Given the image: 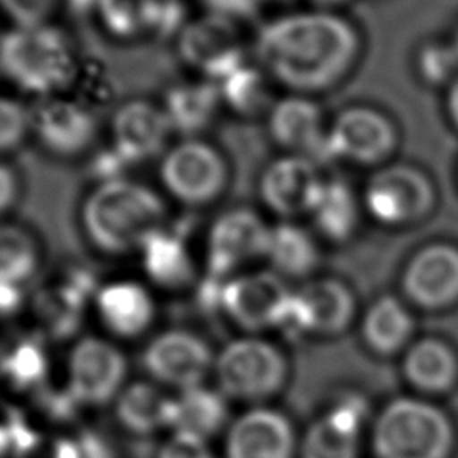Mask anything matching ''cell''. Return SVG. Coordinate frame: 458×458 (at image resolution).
<instances>
[{
	"instance_id": "cell-7",
	"label": "cell",
	"mask_w": 458,
	"mask_h": 458,
	"mask_svg": "<svg viewBox=\"0 0 458 458\" xmlns=\"http://www.w3.org/2000/svg\"><path fill=\"white\" fill-rule=\"evenodd\" d=\"M97 109L72 93L39 98L30 106V141L57 161L86 157L97 145Z\"/></svg>"
},
{
	"instance_id": "cell-40",
	"label": "cell",
	"mask_w": 458,
	"mask_h": 458,
	"mask_svg": "<svg viewBox=\"0 0 458 458\" xmlns=\"http://www.w3.org/2000/svg\"><path fill=\"white\" fill-rule=\"evenodd\" d=\"M21 193L23 181L20 172L5 159H0V222L18 206Z\"/></svg>"
},
{
	"instance_id": "cell-9",
	"label": "cell",
	"mask_w": 458,
	"mask_h": 458,
	"mask_svg": "<svg viewBox=\"0 0 458 458\" xmlns=\"http://www.w3.org/2000/svg\"><path fill=\"white\" fill-rule=\"evenodd\" d=\"M272 224L254 208L233 206L218 213L204 234V267L215 279L249 270L265 259Z\"/></svg>"
},
{
	"instance_id": "cell-39",
	"label": "cell",
	"mask_w": 458,
	"mask_h": 458,
	"mask_svg": "<svg viewBox=\"0 0 458 458\" xmlns=\"http://www.w3.org/2000/svg\"><path fill=\"white\" fill-rule=\"evenodd\" d=\"M268 0H200L206 13L243 23L254 18Z\"/></svg>"
},
{
	"instance_id": "cell-2",
	"label": "cell",
	"mask_w": 458,
	"mask_h": 458,
	"mask_svg": "<svg viewBox=\"0 0 458 458\" xmlns=\"http://www.w3.org/2000/svg\"><path fill=\"white\" fill-rule=\"evenodd\" d=\"M77 225L84 242L98 254L122 258L138 254L141 245L168 225L165 195L123 175L98 179L77 206Z\"/></svg>"
},
{
	"instance_id": "cell-15",
	"label": "cell",
	"mask_w": 458,
	"mask_h": 458,
	"mask_svg": "<svg viewBox=\"0 0 458 458\" xmlns=\"http://www.w3.org/2000/svg\"><path fill=\"white\" fill-rule=\"evenodd\" d=\"M109 150L123 165L159 159L174 141V131L159 100L129 98L120 102L107 123Z\"/></svg>"
},
{
	"instance_id": "cell-16",
	"label": "cell",
	"mask_w": 458,
	"mask_h": 458,
	"mask_svg": "<svg viewBox=\"0 0 458 458\" xmlns=\"http://www.w3.org/2000/svg\"><path fill=\"white\" fill-rule=\"evenodd\" d=\"M320 165L310 157L283 154L259 172L258 197L277 220H295L310 215L324 182Z\"/></svg>"
},
{
	"instance_id": "cell-21",
	"label": "cell",
	"mask_w": 458,
	"mask_h": 458,
	"mask_svg": "<svg viewBox=\"0 0 458 458\" xmlns=\"http://www.w3.org/2000/svg\"><path fill=\"white\" fill-rule=\"evenodd\" d=\"M172 0H95L91 9L100 30L116 43H141L177 32L184 21Z\"/></svg>"
},
{
	"instance_id": "cell-37",
	"label": "cell",
	"mask_w": 458,
	"mask_h": 458,
	"mask_svg": "<svg viewBox=\"0 0 458 458\" xmlns=\"http://www.w3.org/2000/svg\"><path fill=\"white\" fill-rule=\"evenodd\" d=\"M63 0H0V13L13 27L52 23Z\"/></svg>"
},
{
	"instance_id": "cell-28",
	"label": "cell",
	"mask_w": 458,
	"mask_h": 458,
	"mask_svg": "<svg viewBox=\"0 0 458 458\" xmlns=\"http://www.w3.org/2000/svg\"><path fill=\"white\" fill-rule=\"evenodd\" d=\"M227 403L218 388L206 385L177 392L174 395L170 431L188 433L209 442L229 426Z\"/></svg>"
},
{
	"instance_id": "cell-11",
	"label": "cell",
	"mask_w": 458,
	"mask_h": 458,
	"mask_svg": "<svg viewBox=\"0 0 458 458\" xmlns=\"http://www.w3.org/2000/svg\"><path fill=\"white\" fill-rule=\"evenodd\" d=\"M175 52L190 72L213 82L247 61L242 25L206 11L175 32Z\"/></svg>"
},
{
	"instance_id": "cell-19",
	"label": "cell",
	"mask_w": 458,
	"mask_h": 458,
	"mask_svg": "<svg viewBox=\"0 0 458 458\" xmlns=\"http://www.w3.org/2000/svg\"><path fill=\"white\" fill-rule=\"evenodd\" d=\"M297 447L290 419L270 406H250L224 435V458H293Z\"/></svg>"
},
{
	"instance_id": "cell-8",
	"label": "cell",
	"mask_w": 458,
	"mask_h": 458,
	"mask_svg": "<svg viewBox=\"0 0 458 458\" xmlns=\"http://www.w3.org/2000/svg\"><path fill=\"white\" fill-rule=\"evenodd\" d=\"M363 211L386 227H406L426 218L437 202L429 175L408 163L381 165L361 191Z\"/></svg>"
},
{
	"instance_id": "cell-42",
	"label": "cell",
	"mask_w": 458,
	"mask_h": 458,
	"mask_svg": "<svg viewBox=\"0 0 458 458\" xmlns=\"http://www.w3.org/2000/svg\"><path fill=\"white\" fill-rule=\"evenodd\" d=\"M445 111L451 123L458 129V75L445 88Z\"/></svg>"
},
{
	"instance_id": "cell-23",
	"label": "cell",
	"mask_w": 458,
	"mask_h": 458,
	"mask_svg": "<svg viewBox=\"0 0 458 458\" xmlns=\"http://www.w3.org/2000/svg\"><path fill=\"white\" fill-rule=\"evenodd\" d=\"M367 406L358 397H345L306 431L301 458H356Z\"/></svg>"
},
{
	"instance_id": "cell-38",
	"label": "cell",
	"mask_w": 458,
	"mask_h": 458,
	"mask_svg": "<svg viewBox=\"0 0 458 458\" xmlns=\"http://www.w3.org/2000/svg\"><path fill=\"white\" fill-rule=\"evenodd\" d=\"M157 458H215V454L208 440L181 431H170L157 451Z\"/></svg>"
},
{
	"instance_id": "cell-41",
	"label": "cell",
	"mask_w": 458,
	"mask_h": 458,
	"mask_svg": "<svg viewBox=\"0 0 458 458\" xmlns=\"http://www.w3.org/2000/svg\"><path fill=\"white\" fill-rule=\"evenodd\" d=\"M20 302H21L20 286L0 281V318L16 311Z\"/></svg>"
},
{
	"instance_id": "cell-31",
	"label": "cell",
	"mask_w": 458,
	"mask_h": 458,
	"mask_svg": "<svg viewBox=\"0 0 458 458\" xmlns=\"http://www.w3.org/2000/svg\"><path fill=\"white\" fill-rule=\"evenodd\" d=\"M413 317L406 304L394 297L376 299L363 317V338L381 354H390L404 347L413 333Z\"/></svg>"
},
{
	"instance_id": "cell-3",
	"label": "cell",
	"mask_w": 458,
	"mask_h": 458,
	"mask_svg": "<svg viewBox=\"0 0 458 458\" xmlns=\"http://www.w3.org/2000/svg\"><path fill=\"white\" fill-rule=\"evenodd\" d=\"M81 66L75 43L54 21L0 32V75L36 100L70 93Z\"/></svg>"
},
{
	"instance_id": "cell-12",
	"label": "cell",
	"mask_w": 458,
	"mask_h": 458,
	"mask_svg": "<svg viewBox=\"0 0 458 458\" xmlns=\"http://www.w3.org/2000/svg\"><path fill=\"white\" fill-rule=\"evenodd\" d=\"M399 132L383 111L349 106L327 125V161L383 165L397 148Z\"/></svg>"
},
{
	"instance_id": "cell-32",
	"label": "cell",
	"mask_w": 458,
	"mask_h": 458,
	"mask_svg": "<svg viewBox=\"0 0 458 458\" xmlns=\"http://www.w3.org/2000/svg\"><path fill=\"white\" fill-rule=\"evenodd\" d=\"M43 259V243L27 225L0 222V281L21 286L30 279Z\"/></svg>"
},
{
	"instance_id": "cell-13",
	"label": "cell",
	"mask_w": 458,
	"mask_h": 458,
	"mask_svg": "<svg viewBox=\"0 0 458 458\" xmlns=\"http://www.w3.org/2000/svg\"><path fill=\"white\" fill-rule=\"evenodd\" d=\"M215 356L216 352L197 333L166 329L147 344L141 360L154 383L182 392L204 385L206 377L213 372Z\"/></svg>"
},
{
	"instance_id": "cell-18",
	"label": "cell",
	"mask_w": 458,
	"mask_h": 458,
	"mask_svg": "<svg viewBox=\"0 0 458 458\" xmlns=\"http://www.w3.org/2000/svg\"><path fill=\"white\" fill-rule=\"evenodd\" d=\"M403 292L424 310H442L458 302V245L429 242L404 265Z\"/></svg>"
},
{
	"instance_id": "cell-4",
	"label": "cell",
	"mask_w": 458,
	"mask_h": 458,
	"mask_svg": "<svg viewBox=\"0 0 458 458\" xmlns=\"http://www.w3.org/2000/svg\"><path fill=\"white\" fill-rule=\"evenodd\" d=\"M227 154L204 136L177 138L157 159V182L165 199L190 209L209 208L231 188Z\"/></svg>"
},
{
	"instance_id": "cell-33",
	"label": "cell",
	"mask_w": 458,
	"mask_h": 458,
	"mask_svg": "<svg viewBox=\"0 0 458 458\" xmlns=\"http://www.w3.org/2000/svg\"><path fill=\"white\" fill-rule=\"evenodd\" d=\"M268 82L267 73L247 59L215 84L218 86L224 109L238 116H252L261 109L267 113L270 107V104H267Z\"/></svg>"
},
{
	"instance_id": "cell-6",
	"label": "cell",
	"mask_w": 458,
	"mask_h": 458,
	"mask_svg": "<svg viewBox=\"0 0 458 458\" xmlns=\"http://www.w3.org/2000/svg\"><path fill=\"white\" fill-rule=\"evenodd\" d=\"M213 376L227 401L258 406L283 388L288 377V361L270 340L243 335L216 352Z\"/></svg>"
},
{
	"instance_id": "cell-24",
	"label": "cell",
	"mask_w": 458,
	"mask_h": 458,
	"mask_svg": "<svg viewBox=\"0 0 458 458\" xmlns=\"http://www.w3.org/2000/svg\"><path fill=\"white\" fill-rule=\"evenodd\" d=\"M159 104L177 138L202 136L224 109L218 86L202 77L170 84Z\"/></svg>"
},
{
	"instance_id": "cell-29",
	"label": "cell",
	"mask_w": 458,
	"mask_h": 458,
	"mask_svg": "<svg viewBox=\"0 0 458 458\" xmlns=\"http://www.w3.org/2000/svg\"><path fill=\"white\" fill-rule=\"evenodd\" d=\"M265 261L284 279L306 277L318 265L317 240L295 220H277L270 229Z\"/></svg>"
},
{
	"instance_id": "cell-44",
	"label": "cell",
	"mask_w": 458,
	"mask_h": 458,
	"mask_svg": "<svg viewBox=\"0 0 458 458\" xmlns=\"http://www.w3.org/2000/svg\"><path fill=\"white\" fill-rule=\"evenodd\" d=\"M310 2L311 5H315V9H326V11H331L333 7H338L349 0H306Z\"/></svg>"
},
{
	"instance_id": "cell-14",
	"label": "cell",
	"mask_w": 458,
	"mask_h": 458,
	"mask_svg": "<svg viewBox=\"0 0 458 458\" xmlns=\"http://www.w3.org/2000/svg\"><path fill=\"white\" fill-rule=\"evenodd\" d=\"M127 379L125 354L109 340L82 336L70 351L66 388L82 406L114 403Z\"/></svg>"
},
{
	"instance_id": "cell-43",
	"label": "cell",
	"mask_w": 458,
	"mask_h": 458,
	"mask_svg": "<svg viewBox=\"0 0 458 458\" xmlns=\"http://www.w3.org/2000/svg\"><path fill=\"white\" fill-rule=\"evenodd\" d=\"M13 451V437L11 428L0 424V458H5V454Z\"/></svg>"
},
{
	"instance_id": "cell-1",
	"label": "cell",
	"mask_w": 458,
	"mask_h": 458,
	"mask_svg": "<svg viewBox=\"0 0 458 458\" xmlns=\"http://www.w3.org/2000/svg\"><path fill=\"white\" fill-rule=\"evenodd\" d=\"M254 63L270 82L315 95L342 82L361 54L352 21L335 11H295L267 20L254 38Z\"/></svg>"
},
{
	"instance_id": "cell-27",
	"label": "cell",
	"mask_w": 458,
	"mask_h": 458,
	"mask_svg": "<svg viewBox=\"0 0 458 458\" xmlns=\"http://www.w3.org/2000/svg\"><path fill=\"white\" fill-rule=\"evenodd\" d=\"M361 211V197L347 181L326 177L308 216L320 236L335 243H344L356 233Z\"/></svg>"
},
{
	"instance_id": "cell-36",
	"label": "cell",
	"mask_w": 458,
	"mask_h": 458,
	"mask_svg": "<svg viewBox=\"0 0 458 458\" xmlns=\"http://www.w3.org/2000/svg\"><path fill=\"white\" fill-rule=\"evenodd\" d=\"M30 140V107L0 93V159Z\"/></svg>"
},
{
	"instance_id": "cell-10",
	"label": "cell",
	"mask_w": 458,
	"mask_h": 458,
	"mask_svg": "<svg viewBox=\"0 0 458 458\" xmlns=\"http://www.w3.org/2000/svg\"><path fill=\"white\" fill-rule=\"evenodd\" d=\"M293 288L270 268L245 270L220 283L218 304L247 335L284 327Z\"/></svg>"
},
{
	"instance_id": "cell-22",
	"label": "cell",
	"mask_w": 458,
	"mask_h": 458,
	"mask_svg": "<svg viewBox=\"0 0 458 458\" xmlns=\"http://www.w3.org/2000/svg\"><path fill=\"white\" fill-rule=\"evenodd\" d=\"M93 306L104 329L125 340L148 331L157 313L148 283L132 277H118L100 284L95 290Z\"/></svg>"
},
{
	"instance_id": "cell-35",
	"label": "cell",
	"mask_w": 458,
	"mask_h": 458,
	"mask_svg": "<svg viewBox=\"0 0 458 458\" xmlns=\"http://www.w3.org/2000/svg\"><path fill=\"white\" fill-rule=\"evenodd\" d=\"M419 75L433 86H449L458 75V55L451 39H433L417 52Z\"/></svg>"
},
{
	"instance_id": "cell-17",
	"label": "cell",
	"mask_w": 458,
	"mask_h": 458,
	"mask_svg": "<svg viewBox=\"0 0 458 458\" xmlns=\"http://www.w3.org/2000/svg\"><path fill=\"white\" fill-rule=\"evenodd\" d=\"M327 125L322 107L308 95L288 93L270 102L265 113L267 134L276 147L318 165L327 163Z\"/></svg>"
},
{
	"instance_id": "cell-45",
	"label": "cell",
	"mask_w": 458,
	"mask_h": 458,
	"mask_svg": "<svg viewBox=\"0 0 458 458\" xmlns=\"http://www.w3.org/2000/svg\"><path fill=\"white\" fill-rule=\"evenodd\" d=\"M451 43H453V47H454V50H456V55H458V29L454 30V34H453V38H451Z\"/></svg>"
},
{
	"instance_id": "cell-30",
	"label": "cell",
	"mask_w": 458,
	"mask_h": 458,
	"mask_svg": "<svg viewBox=\"0 0 458 458\" xmlns=\"http://www.w3.org/2000/svg\"><path fill=\"white\" fill-rule=\"evenodd\" d=\"M403 369L406 379L422 392H445L458 377L454 351L442 340L422 338L408 347Z\"/></svg>"
},
{
	"instance_id": "cell-5",
	"label": "cell",
	"mask_w": 458,
	"mask_h": 458,
	"mask_svg": "<svg viewBox=\"0 0 458 458\" xmlns=\"http://www.w3.org/2000/svg\"><path fill=\"white\" fill-rule=\"evenodd\" d=\"M372 444L377 458H447L453 426L438 406L417 397H399L377 415Z\"/></svg>"
},
{
	"instance_id": "cell-34",
	"label": "cell",
	"mask_w": 458,
	"mask_h": 458,
	"mask_svg": "<svg viewBox=\"0 0 458 458\" xmlns=\"http://www.w3.org/2000/svg\"><path fill=\"white\" fill-rule=\"evenodd\" d=\"M45 347L36 340H18L0 354V376L18 390L38 388L47 374Z\"/></svg>"
},
{
	"instance_id": "cell-26",
	"label": "cell",
	"mask_w": 458,
	"mask_h": 458,
	"mask_svg": "<svg viewBox=\"0 0 458 458\" xmlns=\"http://www.w3.org/2000/svg\"><path fill=\"white\" fill-rule=\"evenodd\" d=\"M174 395L154 381L127 383L114 399L118 422L131 433L152 435L172 428Z\"/></svg>"
},
{
	"instance_id": "cell-20",
	"label": "cell",
	"mask_w": 458,
	"mask_h": 458,
	"mask_svg": "<svg viewBox=\"0 0 458 458\" xmlns=\"http://www.w3.org/2000/svg\"><path fill=\"white\" fill-rule=\"evenodd\" d=\"M354 297L338 279L318 277L292 293L286 329L299 335H335L352 318Z\"/></svg>"
},
{
	"instance_id": "cell-25",
	"label": "cell",
	"mask_w": 458,
	"mask_h": 458,
	"mask_svg": "<svg viewBox=\"0 0 458 458\" xmlns=\"http://www.w3.org/2000/svg\"><path fill=\"white\" fill-rule=\"evenodd\" d=\"M138 258L147 283L156 288L182 290L197 277V263L186 240L168 225L141 245Z\"/></svg>"
}]
</instances>
